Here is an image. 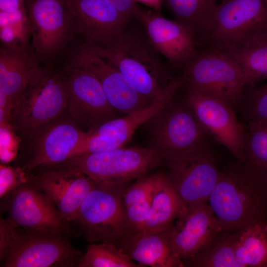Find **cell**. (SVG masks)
<instances>
[{
    "label": "cell",
    "instance_id": "cell-29",
    "mask_svg": "<svg viewBox=\"0 0 267 267\" xmlns=\"http://www.w3.org/2000/svg\"><path fill=\"white\" fill-rule=\"evenodd\" d=\"M79 267H140L116 245L90 243L80 260Z\"/></svg>",
    "mask_w": 267,
    "mask_h": 267
},
{
    "label": "cell",
    "instance_id": "cell-20",
    "mask_svg": "<svg viewBox=\"0 0 267 267\" xmlns=\"http://www.w3.org/2000/svg\"><path fill=\"white\" fill-rule=\"evenodd\" d=\"M68 0L74 15L77 33L89 44L109 43L131 21L103 0Z\"/></svg>",
    "mask_w": 267,
    "mask_h": 267
},
{
    "label": "cell",
    "instance_id": "cell-17",
    "mask_svg": "<svg viewBox=\"0 0 267 267\" xmlns=\"http://www.w3.org/2000/svg\"><path fill=\"white\" fill-rule=\"evenodd\" d=\"M135 19L140 22L149 42L166 59L170 67L180 70L198 51L196 42L184 27L159 12L140 7Z\"/></svg>",
    "mask_w": 267,
    "mask_h": 267
},
{
    "label": "cell",
    "instance_id": "cell-9",
    "mask_svg": "<svg viewBox=\"0 0 267 267\" xmlns=\"http://www.w3.org/2000/svg\"><path fill=\"white\" fill-rule=\"evenodd\" d=\"M64 73L50 66L41 67L15 102L12 117L17 126L36 130L48 124L67 108Z\"/></svg>",
    "mask_w": 267,
    "mask_h": 267
},
{
    "label": "cell",
    "instance_id": "cell-6",
    "mask_svg": "<svg viewBox=\"0 0 267 267\" xmlns=\"http://www.w3.org/2000/svg\"><path fill=\"white\" fill-rule=\"evenodd\" d=\"M163 165L152 146L122 147L107 151L83 154L55 165L73 169L97 182L126 184L145 176L149 171Z\"/></svg>",
    "mask_w": 267,
    "mask_h": 267
},
{
    "label": "cell",
    "instance_id": "cell-3",
    "mask_svg": "<svg viewBox=\"0 0 267 267\" xmlns=\"http://www.w3.org/2000/svg\"><path fill=\"white\" fill-rule=\"evenodd\" d=\"M126 185L96 182L85 198L73 223L90 243L110 242L121 249L136 233L123 202Z\"/></svg>",
    "mask_w": 267,
    "mask_h": 267
},
{
    "label": "cell",
    "instance_id": "cell-8",
    "mask_svg": "<svg viewBox=\"0 0 267 267\" xmlns=\"http://www.w3.org/2000/svg\"><path fill=\"white\" fill-rule=\"evenodd\" d=\"M152 146L163 164L208 145V135L186 99H173L149 121Z\"/></svg>",
    "mask_w": 267,
    "mask_h": 267
},
{
    "label": "cell",
    "instance_id": "cell-42",
    "mask_svg": "<svg viewBox=\"0 0 267 267\" xmlns=\"http://www.w3.org/2000/svg\"></svg>",
    "mask_w": 267,
    "mask_h": 267
},
{
    "label": "cell",
    "instance_id": "cell-39",
    "mask_svg": "<svg viewBox=\"0 0 267 267\" xmlns=\"http://www.w3.org/2000/svg\"><path fill=\"white\" fill-rule=\"evenodd\" d=\"M10 225L5 219L0 218V258L3 262L6 255L9 244Z\"/></svg>",
    "mask_w": 267,
    "mask_h": 267
},
{
    "label": "cell",
    "instance_id": "cell-2",
    "mask_svg": "<svg viewBox=\"0 0 267 267\" xmlns=\"http://www.w3.org/2000/svg\"><path fill=\"white\" fill-rule=\"evenodd\" d=\"M129 24L106 44L86 43L119 70L140 94L153 101L174 76L149 42L144 31L129 29Z\"/></svg>",
    "mask_w": 267,
    "mask_h": 267
},
{
    "label": "cell",
    "instance_id": "cell-40",
    "mask_svg": "<svg viewBox=\"0 0 267 267\" xmlns=\"http://www.w3.org/2000/svg\"><path fill=\"white\" fill-rule=\"evenodd\" d=\"M25 0H0V11L12 13L20 9Z\"/></svg>",
    "mask_w": 267,
    "mask_h": 267
},
{
    "label": "cell",
    "instance_id": "cell-16",
    "mask_svg": "<svg viewBox=\"0 0 267 267\" xmlns=\"http://www.w3.org/2000/svg\"><path fill=\"white\" fill-rule=\"evenodd\" d=\"M200 48L221 50L260 22L267 21L266 0H219Z\"/></svg>",
    "mask_w": 267,
    "mask_h": 267
},
{
    "label": "cell",
    "instance_id": "cell-24",
    "mask_svg": "<svg viewBox=\"0 0 267 267\" xmlns=\"http://www.w3.org/2000/svg\"><path fill=\"white\" fill-rule=\"evenodd\" d=\"M120 249L142 267H183L171 248L169 229L136 232Z\"/></svg>",
    "mask_w": 267,
    "mask_h": 267
},
{
    "label": "cell",
    "instance_id": "cell-5",
    "mask_svg": "<svg viewBox=\"0 0 267 267\" xmlns=\"http://www.w3.org/2000/svg\"><path fill=\"white\" fill-rule=\"evenodd\" d=\"M31 47L41 64L47 66L66 52L77 33L68 0H25Z\"/></svg>",
    "mask_w": 267,
    "mask_h": 267
},
{
    "label": "cell",
    "instance_id": "cell-21",
    "mask_svg": "<svg viewBox=\"0 0 267 267\" xmlns=\"http://www.w3.org/2000/svg\"><path fill=\"white\" fill-rule=\"evenodd\" d=\"M88 134L72 122H59L47 128L37 141L31 158L21 169L28 175L42 165H57L68 159Z\"/></svg>",
    "mask_w": 267,
    "mask_h": 267
},
{
    "label": "cell",
    "instance_id": "cell-10",
    "mask_svg": "<svg viewBox=\"0 0 267 267\" xmlns=\"http://www.w3.org/2000/svg\"><path fill=\"white\" fill-rule=\"evenodd\" d=\"M183 84L180 75L174 76L147 106L124 117L109 120L95 129L89 130L87 136L70 158L124 147L135 130L149 121L169 104Z\"/></svg>",
    "mask_w": 267,
    "mask_h": 267
},
{
    "label": "cell",
    "instance_id": "cell-14",
    "mask_svg": "<svg viewBox=\"0 0 267 267\" xmlns=\"http://www.w3.org/2000/svg\"><path fill=\"white\" fill-rule=\"evenodd\" d=\"M185 99L208 136L225 146L238 161L247 162V129L234 110L220 99L188 90Z\"/></svg>",
    "mask_w": 267,
    "mask_h": 267
},
{
    "label": "cell",
    "instance_id": "cell-37",
    "mask_svg": "<svg viewBox=\"0 0 267 267\" xmlns=\"http://www.w3.org/2000/svg\"><path fill=\"white\" fill-rule=\"evenodd\" d=\"M122 12L128 19L132 20L140 7L135 0H103Z\"/></svg>",
    "mask_w": 267,
    "mask_h": 267
},
{
    "label": "cell",
    "instance_id": "cell-28",
    "mask_svg": "<svg viewBox=\"0 0 267 267\" xmlns=\"http://www.w3.org/2000/svg\"><path fill=\"white\" fill-rule=\"evenodd\" d=\"M241 267H267V222H262L241 230L235 248Z\"/></svg>",
    "mask_w": 267,
    "mask_h": 267
},
{
    "label": "cell",
    "instance_id": "cell-1",
    "mask_svg": "<svg viewBox=\"0 0 267 267\" xmlns=\"http://www.w3.org/2000/svg\"><path fill=\"white\" fill-rule=\"evenodd\" d=\"M208 202L222 231L267 222V171L238 161L220 172Z\"/></svg>",
    "mask_w": 267,
    "mask_h": 267
},
{
    "label": "cell",
    "instance_id": "cell-36",
    "mask_svg": "<svg viewBox=\"0 0 267 267\" xmlns=\"http://www.w3.org/2000/svg\"><path fill=\"white\" fill-rule=\"evenodd\" d=\"M151 193L152 192L144 199L126 208L129 222L136 232L140 231L143 227L151 204Z\"/></svg>",
    "mask_w": 267,
    "mask_h": 267
},
{
    "label": "cell",
    "instance_id": "cell-25",
    "mask_svg": "<svg viewBox=\"0 0 267 267\" xmlns=\"http://www.w3.org/2000/svg\"><path fill=\"white\" fill-rule=\"evenodd\" d=\"M184 206L167 174H157L150 206L141 230L155 232L171 229Z\"/></svg>",
    "mask_w": 267,
    "mask_h": 267
},
{
    "label": "cell",
    "instance_id": "cell-4",
    "mask_svg": "<svg viewBox=\"0 0 267 267\" xmlns=\"http://www.w3.org/2000/svg\"><path fill=\"white\" fill-rule=\"evenodd\" d=\"M180 71L186 90L220 99L234 110L239 105L246 87L245 78L226 54L210 48H198Z\"/></svg>",
    "mask_w": 267,
    "mask_h": 267
},
{
    "label": "cell",
    "instance_id": "cell-34",
    "mask_svg": "<svg viewBox=\"0 0 267 267\" xmlns=\"http://www.w3.org/2000/svg\"><path fill=\"white\" fill-rule=\"evenodd\" d=\"M0 125V158L1 162L7 163L16 156L19 141L9 123Z\"/></svg>",
    "mask_w": 267,
    "mask_h": 267
},
{
    "label": "cell",
    "instance_id": "cell-26",
    "mask_svg": "<svg viewBox=\"0 0 267 267\" xmlns=\"http://www.w3.org/2000/svg\"><path fill=\"white\" fill-rule=\"evenodd\" d=\"M175 21L184 27L200 47L210 27L219 0H165Z\"/></svg>",
    "mask_w": 267,
    "mask_h": 267
},
{
    "label": "cell",
    "instance_id": "cell-33",
    "mask_svg": "<svg viewBox=\"0 0 267 267\" xmlns=\"http://www.w3.org/2000/svg\"><path fill=\"white\" fill-rule=\"evenodd\" d=\"M157 174L138 178L136 182L127 188L123 195L126 209L148 197L152 191Z\"/></svg>",
    "mask_w": 267,
    "mask_h": 267
},
{
    "label": "cell",
    "instance_id": "cell-11",
    "mask_svg": "<svg viewBox=\"0 0 267 267\" xmlns=\"http://www.w3.org/2000/svg\"><path fill=\"white\" fill-rule=\"evenodd\" d=\"M9 194L5 204V219L13 227L51 230L70 237L78 232L61 215L55 204L29 181L20 184Z\"/></svg>",
    "mask_w": 267,
    "mask_h": 267
},
{
    "label": "cell",
    "instance_id": "cell-12",
    "mask_svg": "<svg viewBox=\"0 0 267 267\" xmlns=\"http://www.w3.org/2000/svg\"><path fill=\"white\" fill-rule=\"evenodd\" d=\"M167 177L185 205L208 202L220 171L208 145L166 162Z\"/></svg>",
    "mask_w": 267,
    "mask_h": 267
},
{
    "label": "cell",
    "instance_id": "cell-15",
    "mask_svg": "<svg viewBox=\"0 0 267 267\" xmlns=\"http://www.w3.org/2000/svg\"><path fill=\"white\" fill-rule=\"evenodd\" d=\"M63 72L68 92L67 108L75 121L91 130L116 118L117 111L109 103L94 75L68 64Z\"/></svg>",
    "mask_w": 267,
    "mask_h": 267
},
{
    "label": "cell",
    "instance_id": "cell-22",
    "mask_svg": "<svg viewBox=\"0 0 267 267\" xmlns=\"http://www.w3.org/2000/svg\"><path fill=\"white\" fill-rule=\"evenodd\" d=\"M241 69L246 86L267 79V21L258 23L223 49L219 50Z\"/></svg>",
    "mask_w": 267,
    "mask_h": 267
},
{
    "label": "cell",
    "instance_id": "cell-31",
    "mask_svg": "<svg viewBox=\"0 0 267 267\" xmlns=\"http://www.w3.org/2000/svg\"><path fill=\"white\" fill-rule=\"evenodd\" d=\"M247 161L267 171V121L247 123Z\"/></svg>",
    "mask_w": 267,
    "mask_h": 267
},
{
    "label": "cell",
    "instance_id": "cell-41",
    "mask_svg": "<svg viewBox=\"0 0 267 267\" xmlns=\"http://www.w3.org/2000/svg\"><path fill=\"white\" fill-rule=\"evenodd\" d=\"M136 2L144 4L154 9V11L159 12L161 9L163 0H135Z\"/></svg>",
    "mask_w": 267,
    "mask_h": 267
},
{
    "label": "cell",
    "instance_id": "cell-23",
    "mask_svg": "<svg viewBox=\"0 0 267 267\" xmlns=\"http://www.w3.org/2000/svg\"><path fill=\"white\" fill-rule=\"evenodd\" d=\"M41 63L29 44L0 43V91L14 103L41 68Z\"/></svg>",
    "mask_w": 267,
    "mask_h": 267
},
{
    "label": "cell",
    "instance_id": "cell-27",
    "mask_svg": "<svg viewBox=\"0 0 267 267\" xmlns=\"http://www.w3.org/2000/svg\"><path fill=\"white\" fill-rule=\"evenodd\" d=\"M241 231H222L192 257L182 261L183 267H241L235 256Z\"/></svg>",
    "mask_w": 267,
    "mask_h": 267
},
{
    "label": "cell",
    "instance_id": "cell-13",
    "mask_svg": "<svg viewBox=\"0 0 267 267\" xmlns=\"http://www.w3.org/2000/svg\"><path fill=\"white\" fill-rule=\"evenodd\" d=\"M67 61L68 65L86 70L94 75L109 103L117 111L129 114L147 106L152 102L85 42L77 45L69 53Z\"/></svg>",
    "mask_w": 267,
    "mask_h": 267
},
{
    "label": "cell",
    "instance_id": "cell-30",
    "mask_svg": "<svg viewBox=\"0 0 267 267\" xmlns=\"http://www.w3.org/2000/svg\"><path fill=\"white\" fill-rule=\"evenodd\" d=\"M1 43L8 44H28L30 25L23 5L12 13L0 11Z\"/></svg>",
    "mask_w": 267,
    "mask_h": 267
},
{
    "label": "cell",
    "instance_id": "cell-7",
    "mask_svg": "<svg viewBox=\"0 0 267 267\" xmlns=\"http://www.w3.org/2000/svg\"><path fill=\"white\" fill-rule=\"evenodd\" d=\"M70 238L59 232L10 225L8 248L2 266L78 267L83 253L72 245Z\"/></svg>",
    "mask_w": 267,
    "mask_h": 267
},
{
    "label": "cell",
    "instance_id": "cell-32",
    "mask_svg": "<svg viewBox=\"0 0 267 267\" xmlns=\"http://www.w3.org/2000/svg\"><path fill=\"white\" fill-rule=\"evenodd\" d=\"M247 87L239 104L243 118L247 123L267 121V84L258 88Z\"/></svg>",
    "mask_w": 267,
    "mask_h": 267
},
{
    "label": "cell",
    "instance_id": "cell-18",
    "mask_svg": "<svg viewBox=\"0 0 267 267\" xmlns=\"http://www.w3.org/2000/svg\"><path fill=\"white\" fill-rule=\"evenodd\" d=\"M222 231L207 202L185 205L169 229L170 247L183 261L192 257Z\"/></svg>",
    "mask_w": 267,
    "mask_h": 267
},
{
    "label": "cell",
    "instance_id": "cell-38",
    "mask_svg": "<svg viewBox=\"0 0 267 267\" xmlns=\"http://www.w3.org/2000/svg\"><path fill=\"white\" fill-rule=\"evenodd\" d=\"M14 106L11 97L0 91V124L9 123L12 117Z\"/></svg>",
    "mask_w": 267,
    "mask_h": 267
},
{
    "label": "cell",
    "instance_id": "cell-35",
    "mask_svg": "<svg viewBox=\"0 0 267 267\" xmlns=\"http://www.w3.org/2000/svg\"><path fill=\"white\" fill-rule=\"evenodd\" d=\"M24 173L3 165L0 166V197L6 196L20 184L27 181L23 177Z\"/></svg>",
    "mask_w": 267,
    "mask_h": 267
},
{
    "label": "cell",
    "instance_id": "cell-19",
    "mask_svg": "<svg viewBox=\"0 0 267 267\" xmlns=\"http://www.w3.org/2000/svg\"><path fill=\"white\" fill-rule=\"evenodd\" d=\"M28 181L45 194L71 223L96 183L80 171L66 168L48 171Z\"/></svg>",
    "mask_w": 267,
    "mask_h": 267
}]
</instances>
